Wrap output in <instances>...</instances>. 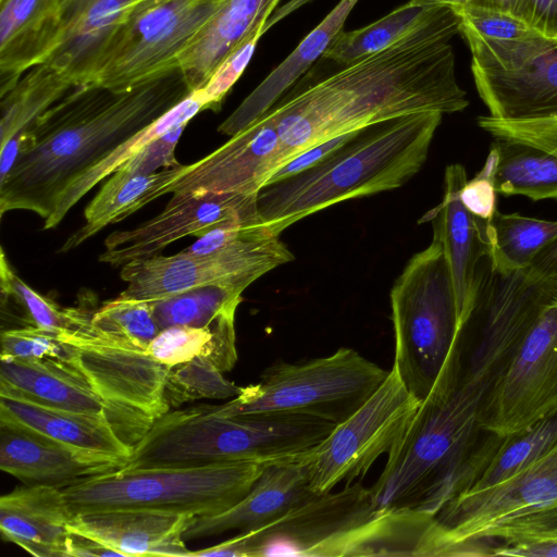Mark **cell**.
I'll return each mask as SVG.
<instances>
[{"instance_id": "obj_1", "label": "cell", "mask_w": 557, "mask_h": 557, "mask_svg": "<svg viewBox=\"0 0 557 557\" xmlns=\"http://www.w3.org/2000/svg\"><path fill=\"white\" fill-rule=\"evenodd\" d=\"M460 23L454 9L438 7L391 47L276 102L269 111L284 146V164L321 141L376 123L463 111L469 100L457 82L449 44Z\"/></svg>"}, {"instance_id": "obj_2", "label": "cell", "mask_w": 557, "mask_h": 557, "mask_svg": "<svg viewBox=\"0 0 557 557\" xmlns=\"http://www.w3.org/2000/svg\"><path fill=\"white\" fill-rule=\"evenodd\" d=\"M180 67L127 89L73 87L11 139L18 153L0 181V214L27 210L47 220L89 168L191 94Z\"/></svg>"}, {"instance_id": "obj_3", "label": "cell", "mask_w": 557, "mask_h": 557, "mask_svg": "<svg viewBox=\"0 0 557 557\" xmlns=\"http://www.w3.org/2000/svg\"><path fill=\"white\" fill-rule=\"evenodd\" d=\"M440 112H420L360 129L315 165L262 188V225L281 235L292 224L338 202L401 187L425 163Z\"/></svg>"}, {"instance_id": "obj_4", "label": "cell", "mask_w": 557, "mask_h": 557, "mask_svg": "<svg viewBox=\"0 0 557 557\" xmlns=\"http://www.w3.org/2000/svg\"><path fill=\"white\" fill-rule=\"evenodd\" d=\"M335 423L304 414L226 417L212 406L174 409L156 418L134 445L125 469L251 461L273 465L306 456Z\"/></svg>"}, {"instance_id": "obj_5", "label": "cell", "mask_w": 557, "mask_h": 557, "mask_svg": "<svg viewBox=\"0 0 557 557\" xmlns=\"http://www.w3.org/2000/svg\"><path fill=\"white\" fill-rule=\"evenodd\" d=\"M394 363L406 388L422 403L459 369L461 322L443 243L410 258L391 289Z\"/></svg>"}, {"instance_id": "obj_6", "label": "cell", "mask_w": 557, "mask_h": 557, "mask_svg": "<svg viewBox=\"0 0 557 557\" xmlns=\"http://www.w3.org/2000/svg\"><path fill=\"white\" fill-rule=\"evenodd\" d=\"M435 518L442 556H491L500 544L557 537V444L504 481L460 493Z\"/></svg>"}, {"instance_id": "obj_7", "label": "cell", "mask_w": 557, "mask_h": 557, "mask_svg": "<svg viewBox=\"0 0 557 557\" xmlns=\"http://www.w3.org/2000/svg\"><path fill=\"white\" fill-rule=\"evenodd\" d=\"M265 467L232 461L195 467L120 468L83 479L62 491L72 515L140 509L205 517L237 504Z\"/></svg>"}, {"instance_id": "obj_8", "label": "cell", "mask_w": 557, "mask_h": 557, "mask_svg": "<svg viewBox=\"0 0 557 557\" xmlns=\"http://www.w3.org/2000/svg\"><path fill=\"white\" fill-rule=\"evenodd\" d=\"M388 371L352 348L268 368L258 383L242 387L232 400L212 406L221 416L304 414L338 424L384 382Z\"/></svg>"}, {"instance_id": "obj_9", "label": "cell", "mask_w": 557, "mask_h": 557, "mask_svg": "<svg viewBox=\"0 0 557 557\" xmlns=\"http://www.w3.org/2000/svg\"><path fill=\"white\" fill-rule=\"evenodd\" d=\"M293 260V252L280 235L257 222L210 253L198 255L185 249L173 256L156 255L129 261L121 270V278L127 286L120 295L153 301L210 284L245 290L263 274Z\"/></svg>"}, {"instance_id": "obj_10", "label": "cell", "mask_w": 557, "mask_h": 557, "mask_svg": "<svg viewBox=\"0 0 557 557\" xmlns=\"http://www.w3.org/2000/svg\"><path fill=\"white\" fill-rule=\"evenodd\" d=\"M421 403L391 369L379 388L306 459L310 486L321 494L352 484L404 434Z\"/></svg>"}, {"instance_id": "obj_11", "label": "cell", "mask_w": 557, "mask_h": 557, "mask_svg": "<svg viewBox=\"0 0 557 557\" xmlns=\"http://www.w3.org/2000/svg\"><path fill=\"white\" fill-rule=\"evenodd\" d=\"M221 0H145L123 26L94 83L127 89L178 67Z\"/></svg>"}, {"instance_id": "obj_12", "label": "cell", "mask_w": 557, "mask_h": 557, "mask_svg": "<svg viewBox=\"0 0 557 557\" xmlns=\"http://www.w3.org/2000/svg\"><path fill=\"white\" fill-rule=\"evenodd\" d=\"M91 313L76 308L70 329L57 333L64 345L62 362L82 374L106 399L153 420L171 410L166 380L171 368L145 349L95 327Z\"/></svg>"}, {"instance_id": "obj_13", "label": "cell", "mask_w": 557, "mask_h": 557, "mask_svg": "<svg viewBox=\"0 0 557 557\" xmlns=\"http://www.w3.org/2000/svg\"><path fill=\"white\" fill-rule=\"evenodd\" d=\"M557 412V300L528 330L479 414L486 436L505 438Z\"/></svg>"}, {"instance_id": "obj_14", "label": "cell", "mask_w": 557, "mask_h": 557, "mask_svg": "<svg viewBox=\"0 0 557 557\" xmlns=\"http://www.w3.org/2000/svg\"><path fill=\"white\" fill-rule=\"evenodd\" d=\"M370 488L356 482L336 493L312 496L271 523L240 531V557L311 556L333 537L374 515Z\"/></svg>"}, {"instance_id": "obj_15", "label": "cell", "mask_w": 557, "mask_h": 557, "mask_svg": "<svg viewBox=\"0 0 557 557\" xmlns=\"http://www.w3.org/2000/svg\"><path fill=\"white\" fill-rule=\"evenodd\" d=\"M258 195L209 191L174 193L165 208L152 219L128 231L111 233L99 261L123 267L160 252L185 236H201L237 221H260Z\"/></svg>"}, {"instance_id": "obj_16", "label": "cell", "mask_w": 557, "mask_h": 557, "mask_svg": "<svg viewBox=\"0 0 557 557\" xmlns=\"http://www.w3.org/2000/svg\"><path fill=\"white\" fill-rule=\"evenodd\" d=\"M284 163L276 121L268 111L205 158L185 165L168 191L258 195Z\"/></svg>"}, {"instance_id": "obj_17", "label": "cell", "mask_w": 557, "mask_h": 557, "mask_svg": "<svg viewBox=\"0 0 557 557\" xmlns=\"http://www.w3.org/2000/svg\"><path fill=\"white\" fill-rule=\"evenodd\" d=\"M0 387L41 405L106 419L133 446L153 422L143 412L106 399L82 374L57 359L1 357Z\"/></svg>"}, {"instance_id": "obj_18", "label": "cell", "mask_w": 557, "mask_h": 557, "mask_svg": "<svg viewBox=\"0 0 557 557\" xmlns=\"http://www.w3.org/2000/svg\"><path fill=\"white\" fill-rule=\"evenodd\" d=\"M465 168L450 164L444 174L443 200L422 219L433 225L449 263L461 325L471 307L473 281L479 261L494 244L492 222L474 216L459 194L467 182Z\"/></svg>"}, {"instance_id": "obj_19", "label": "cell", "mask_w": 557, "mask_h": 557, "mask_svg": "<svg viewBox=\"0 0 557 557\" xmlns=\"http://www.w3.org/2000/svg\"><path fill=\"white\" fill-rule=\"evenodd\" d=\"M308 454L267 466L237 504L218 515L195 517L184 533L185 541L267 525L317 495L310 486Z\"/></svg>"}, {"instance_id": "obj_20", "label": "cell", "mask_w": 557, "mask_h": 557, "mask_svg": "<svg viewBox=\"0 0 557 557\" xmlns=\"http://www.w3.org/2000/svg\"><path fill=\"white\" fill-rule=\"evenodd\" d=\"M122 467L109 458L0 422V469L26 484L63 488Z\"/></svg>"}, {"instance_id": "obj_21", "label": "cell", "mask_w": 557, "mask_h": 557, "mask_svg": "<svg viewBox=\"0 0 557 557\" xmlns=\"http://www.w3.org/2000/svg\"><path fill=\"white\" fill-rule=\"evenodd\" d=\"M194 518L154 510L117 509L73 515L69 527L122 557H190L184 533Z\"/></svg>"}, {"instance_id": "obj_22", "label": "cell", "mask_w": 557, "mask_h": 557, "mask_svg": "<svg viewBox=\"0 0 557 557\" xmlns=\"http://www.w3.org/2000/svg\"><path fill=\"white\" fill-rule=\"evenodd\" d=\"M0 422L109 458L123 467L134 448L106 419L41 405L2 387Z\"/></svg>"}, {"instance_id": "obj_23", "label": "cell", "mask_w": 557, "mask_h": 557, "mask_svg": "<svg viewBox=\"0 0 557 557\" xmlns=\"http://www.w3.org/2000/svg\"><path fill=\"white\" fill-rule=\"evenodd\" d=\"M441 556L435 516L410 508L375 511L363 523L323 544L317 557Z\"/></svg>"}, {"instance_id": "obj_24", "label": "cell", "mask_w": 557, "mask_h": 557, "mask_svg": "<svg viewBox=\"0 0 557 557\" xmlns=\"http://www.w3.org/2000/svg\"><path fill=\"white\" fill-rule=\"evenodd\" d=\"M63 32L59 0H0V97L47 60Z\"/></svg>"}, {"instance_id": "obj_25", "label": "cell", "mask_w": 557, "mask_h": 557, "mask_svg": "<svg viewBox=\"0 0 557 557\" xmlns=\"http://www.w3.org/2000/svg\"><path fill=\"white\" fill-rule=\"evenodd\" d=\"M72 517L60 487L26 484L0 498L2 537L36 557H67Z\"/></svg>"}, {"instance_id": "obj_26", "label": "cell", "mask_w": 557, "mask_h": 557, "mask_svg": "<svg viewBox=\"0 0 557 557\" xmlns=\"http://www.w3.org/2000/svg\"><path fill=\"white\" fill-rule=\"evenodd\" d=\"M471 69L488 115L502 120L557 116V42L518 71Z\"/></svg>"}, {"instance_id": "obj_27", "label": "cell", "mask_w": 557, "mask_h": 557, "mask_svg": "<svg viewBox=\"0 0 557 557\" xmlns=\"http://www.w3.org/2000/svg\"><path fill=\"white\" fill-rule=\"evenodd\" d=\"M145 0H108L96 4L76 24L63 32L47 63L62 73L73 87L91 84L133 12Z\"/></svg>"}, {"instance_id": "obj_28", "label": "cell", "mask_w": 557, "mask_h": 557, "mask_svg": "<svg viewBox=\"0 0 557 557\" xmlns=\"http://www.w3.org/2000/svg\"><path fill=\"white\" fill-rule=\"evenodd\" d=\"M357 2L358 0H341L221 123L218 131L233 136L267 113L312 63L323 57L343 30L344 23Z\"/></svg>"}, {"instance_id": "obj_29", "label": "cell", "mask_w": 557, "mask_h": 557, "mask_svg": "<svg viewBox=\"0 0 557 557\" xmlns=\"http://www.w3.org/2000/svg\"><path fill=\"white\" fill-rule=\"evenodd\" d=\"M280 0H221L214 15L178 58L191 91L201 88L219 65L259 25Z\"/></svg>"}, {"instance_id": "obj_30", "label": "cell", "mask_w": 557, "mask_h": 557, "mask_svg": "<svg viewBox=\"0 0 557 557\" xmlns=\"http://www.w3.org/2000/svg\"><path fill=\"white\" fill-rule=\"evenodd\" d=\"M185 164L166 168L151 174L129 175L120 170L102 185L84 211L85 223L62 245L67 252L81 246L103 227L117 223L168 189L184 171Z\"/></svg>"}, {"instance_id": "obj_31", "label": "cell", "mask_w": 557, "mask_h": 557, "mask_svg": "<svg viewBox=\"0 0 557 557\" xmlns=\"http://www.w3.org/2000/svg\"><path fill=\"white\" fill-rule=\"evenodd\" d=\"M205 103L194 90L187 98L160 116L153 123L116 147L106 158L89 168L61 195L53 213L44 221V228L57 226L66 213L100 181L112 175L125 162L132 159L145 145L163 135L169 129L188 122L200 111Z\"/></svg>"}, {"instance_id": "obj_32", "label": "cell", "mask_w": 557, "mask_h": 557, "mask_svg": "<svg viewBox=\"0 0 557 557\" xmlns=\"http://www.w3.org/2000/svg\"><path fill=\"white\" fill-rule=\"evenodd\" d=\"M497 194L524 196L531 200H557V156L523 143L496 138Z\"/></svg>"}, {"instance_id": "obj_33", "label": "cell", "mask_w": 557, "mask_h": 557, "mask_svg": "<svg viewBox=\"0 0 557 557\" xmlns=\"http://www.w3.org/2000/svg\"><path fill=\"white\" fill-rule=\"evenodd\" d=\"M24 74L0 97V147L32 125L73 88L62 73L47 63L37 64Z\"/></svg>"}, {"instance_id": "obj_34", "label": "cell", "mask_w": 557, "mask_h": 557, "mask_svg": "<svg viewBox=\"0 0 557 557\" xmlns=\"http://www.w3.org/2000/svg\"><path fill=\"white\" fill-rule=\"evenodd\" d=\"M437 8L414 4L409 0L370 25L350 32L342 30L323 58L345 66L380 52L412 32Z\"/></svg>"}, {"instance_id": "obj_35", "label": "cell", "mask_w": 557, "mask_h": 557, "mask_svg": "<svg viewBox=\"0 0 557 557\" xmlns=\"http://www.w3.org/2000/svg\"><path fill=\"white\" fill-rule=\"evenodd\" d=\"M556 444L557 412L503 438L494 455L465 492L482 490L504 481L542 457Z\"/></svg>"}, {"instance_id": "obj_36", "label": "cell", "mask_w": 557, "mask_h": 557, "mask_svg": "<svg viewBox=\"0 0 557 557\" xmlns=\"http://www.w3.org/2000/svg\"><path fill=\"white\" fill-rule=\"evenodd\" d=\"M243 292L223 284L189 288L153 300L154 318L161 330L175 325L205 327L226 310L237 309Z\"/></svg>"}, {"instance_id": "obj_37", "label": "cell", "mask_w": 557, "mask_h": 557, "mask_svg": "<svg viewBox=\"0 0 557 557\" xmlns=\"http://www.w3.org/2000/svg\"><path fill=\"white\" fill-rule=\"evenodd\" d=\"M494 252L513 268L529 265L557 240V221L496 211L492 221Z\"/></svg>"}, {"instance_id": "obj_38", "label": "cell", "mask_w": 557, "mask_h": 557, "mask_svg": "<svg viewBox=\"0 0 557 557\" xmlns=\"http://www.w3.org/2000/svg\"><path fill=\"white\" fill-rule=\"evenodd\" d=\"M95 327L145 349L161 331L152 301L119 296L91 313Z\"/></svg>"}, {"instance_id": "obj_39", "label": "cell", "mask_w": 557, "mask_h": 557, "mask_svg": "<svg viewBox=\"0 0 557 557\" xmlns=\"http://www.w3.org/2000/svg\"><path fill=\"white\" fill-rule=\"evenodd\" d=\"M242 387L223 376L208 358L197 357L189 362L172 368L166 380L165 397L170 406L176 407L200 398H230L239 394Z\"/></svg>"}, {"instance_id": "obj_40", "label": "cell", "mask_w": 557, "mask_h": 557, "mask_svg": "<svg viewBox=\"0 0 557 557\" xmlns=\"http://www.w3.org/2000/svg\"><path fill=\"white\" fill-rule=\"evenodd\" d=\"M0 269L2 295L13 297L25 309L33 325L55 333L72 326L75 308H62L52 299L29 287L11 269L3 251Z\"/></svg>"}, {"instance_id": "obj_41", "label": "cell", "mask_w": 557, "mask_h": 557, "mask_svg": "<svg viewBox=\"0 0 557 557\" xmlns=\"http://www.w3.org/2000/svg\"><path fill=\"white\" fill-rule=\"evenodd\" d=\"M284 15L282 9L261 22L219 65L208 82L196 91L205 103V110H219L224 97L247 67L261 36Z\"/></svg>"}, {"instance_id": "obj_42", "label": "cell", "mask_w": 557, "mask_h": 557, "mask_svg": "<svg viewBox=\"0 0 557 557\" xmlns=\"http://www.w3.org/2000/svg\"><path fill=\"white\" fill-rule=\"evenodd\" d=\"M456 13L461 20L462 36H474L490 41H529L545 38L507 12L467 7Z\"/></svg>"}, {"instance_id": "obj_43", "label": "cell", "mask_w": 557, "mask_h": 557, "mask_svg": "<svg viewBox=\"0 0 557 557\" xmlns=\"http://www.w3.org/2000/svg\"><path fill=\"white\" fill-rule=\"evenodd\" d=\"M478 125L495 138L523 143L557 156V116L502 120L491 115H481L478 117Z\"/></svg>"}, {"instance_id": "obj_44", "label": "cell", "mask_w": 557, "mask_h": 557, "mask_svg": "<svg viewBox=\"0 0 557 557\" xmlns=\"http://www.w3.org/2000/svg\"><path fill=\"white\" fill-rule=\"evenodd\" d=\"M1 357L22 360H62L64 345L58 339L55 332L35 325L8 329L1 333Z\"/></svg>"}, {"instance_id": "obj_45", "label": "cell", "mask_w": 557, "mask_h": 557, "mask_svg": "<svg viewBox=\"0 0 557 557\" xmlns=\"http://www.w3.org/2000/svg\"><path fill=\"white\" fill-rule=\"evenodd\" d=\"M498 157V148L494 141L483 168L474 177L466 182L459 194L467 210L485 222H492L497 211L495 173Z\"/></svg>"}, {"instance_id": "obj_46", "label": "cell", "mask_w": 557, "mask_h": 557, "mask_svg": "<svg viewBox=\"0 0 557 557\" xmlns=\"http://www.w3.org/2000/svg\"><path fill=\"white\" fill-rule=\"evenodd\" d=\"M186 125L174 126L152 139L119 170L129 175L151 174L181 164L175 158V148Z\"/></svg>"}, {"instance_id": "obj_47", "label": "cell", "mask_w": 557, "mask_h": 557, "mask_svg": "<svg viewBox=\"0 0 557 557\" xmlns=\"http://www.w3.org/2000/svg\"><path fill=\"white\" fill-rule=\"evenodd\" d=\"M512 14L543 37L557 41V0H513Z\"/></svg>"}, {"instance_id": "obj_48", "label": "cell", "mask_w": 557, "mask_h": 557, "mask_svg": "<svg viewBox=\"0 0 557 557\" xmlns=\"http://www.w3.org/2000/svg\"><path fill=\"white\" fill-rule=\"evenodd\" d=\"M360 131V129H359ZM359 131L343 134L324 141H321L318 145L309 147L304 150L301 153L292 158L286 164L280 168L269 180L265 186L284 180L286 177L293 176L297 173H300L317 163L321 162L338 148L344 146L347 141H349ZM264 186V187H265ZM263 187V188H264Z\"/></svg>"}, {"instance_id": "obj_49", "label": "cell", "mask_w": 557, "mask_h": 557, "mask_svg": "<svg viewBox=\"0 0 557 557\" xmlns=\"http://www.w3.org/2000/svg\"><path fill=\"white\" fill-rule=\"evenodd\" d=\"M491 556L557 557V537L500 544L493 548Z\"/></svg>"}, {"instance_id": "obj_50", "label": "cell", "mask_w": 557, "mask_h": 557, "mask_svg": "<svg viewBox=\"0 0 557 557\" xmlns=\"http://www.w3.org/2000/svg\"><path fill=\"white\" fill-rule=\"evenodd\" d=\"M121 556L116 550L101 542L77 532L71 531L67 539V557H106Z\"/></svg>"}, {"instance_id": "obj_51", "label": "cell", "mask_w": 557, "mask_h": 557, "mask_svg": "<svg viewBox=\"0 0 557 557\" xmlns=\"http://www.w3.org/2000/svg\"><path fill=\"white\" fill-rule=\"evenodd\" d=\"M64 30L76 24L96 4L108 0H59Z\"/></svg>"}, {"instance_id": "obj_52", "label": "cell", "mask_w": 557, "mask_h": 557, "mask_svg": "<svg viewBox=\"0 0 557 557\" xmlns=\"http://www.w3.org/2000/svg\"><path fill=\"white\" fill-rule=\"evenodd\" d=\"M512 2L513 0H470L469 7L502 11L512 14Z\"/></svg>"}, {"instance_id": "obj_53", "label": "cell", "mask_w": 557, "mask_h": 557, "mask_svg": "<svg viewBox=\"0 0 557 557\" xmlns=\"http://www.w3.org/2000/svg\"><path fill=\"white\" fill-rule=\"evenodd\" d=\"M414 4L449 7L455 11L469 7L470 0H410Z\"/></svg>"}]
</instances>
